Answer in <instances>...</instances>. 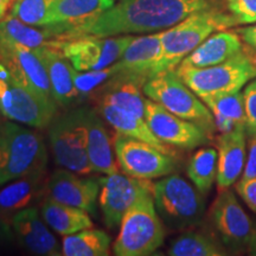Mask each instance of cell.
I'll list each match as a JSON object with an SVG mask.
<instances>
[{
  "label": "cell",
  "mask_w": 256,
  "mask_h": 256,
  "mask_svg": "<svg viewBox=\"0 0 256 256\" xmlns=\"http://www.w3.org/2000/svg\"><path fill=\"white\" fill-rule=\"evenodd\" d=\"M134 36H84L60 40L58 49L78 72L104 69L121 58Z\"/></svg>",
  "instance_id": "cell-11"
},
{
  "label": "cell",
  "mask_w": 256,
  "mask_h": 256,
  "mask_svg": "<svg viewBox=\"0 0 256 256\" xmlns=\"http://www.w3.org/2000/svg\"><path fill=\"white\" fill-rule=\"evenodd\" d=\"M46 171L28 174L24 177L14 180L0 190V216H14L18 211L34 206L44 194H46Z\"/></svg>",
  "instance_id": "cell-24"
},
{
  "label": "cell",
  "mask_w": 256,
  "mask_h": 256,
  "mask_svg": "<svg viewBox=\"0 0 256 256\" xmlns=\"http://www.w3.org/2000/svg\"><path fill=\"white\" fill-rule=\"evenodd\" d=\"M34 52L46 69L52 98L57 106L66 107L78 100L74 83V66L70 60L57 48H38Z\"/></svg>",
  "instance_id": "cell-22"
},
{
  "label": "cell",
  "mask_w": 256,
  "mask_h": 256,
  "mask_svg": "<svg viewBox=\"0 0 256 256\" xmlns=\"http://www.w3.org/2000/svg\"><path fill=\"white\" fill-rule=\"evenodd\" d=\"M14 240V234L10 222H8L4 217L0 216V246L5 243L12 242Z\"/></svg>",
  "instance_id": "cell-40"
},
{
  "label": "cell",
  "mask_w": 256,
  "mask_h": 256,
  "mask_svg": "<svg viewBox=\"0 0 256 256\" xmlns=\"http://www.w3.org/2000/svg\"><path fill=\"white\" fill-rule=\"evenodd\" d=\"M228 249L215 238L204 232H185L172 242L168 255L171 256H223Z\"/></svg>",
  "instance_id": "cell-31"
},
{
  "label": "cell",
  "mask_w": 256,
  "mask_h": 256,
  "mask_svg": "<svg viewBox=\"0 0 256 256\" xmlns=\"http://www.w3.org/2000/svg\"><path fill=\"white\" fill-rule=\"evenodd\" d=\"M81 120L84 128L88 159L92 171L102 174L119 172V164L115 162L110 134L98 112L92 108L82 107Z\"/></svg>",
  "instance_id": "cell-18"
},
{
  "label": "cell",
  "mask_w": 256,
  "mask_h": 256,
  "mask_svg": "<svg viewBox=\"0 0 256 256\" xmlns=\"http://www.w3.org/2000/svg\"><path fill=\"white\" fill-rule=\"evenodd\" d=\"M209 216L224 247L234 252L247 250L255 226L234 191L230 188L220 191Z\"/></svg>",
  "instance_id": "cell-12"
},
{
  "label": "cell",
  "mask_w": 256,
  "mask_h": 256,
  "mask_svg": "<svg viewBox=\"0 0 256 256\" xmlns=\"http://www.w3.org/2000/svg\"><path fill=\"white\" fill-rule=\"evenodd\" d=\"M14 238L28 252L40 256L62 255L57 238L48 228L43 217L34 206L26 208L11 216Z\"/></svg>",
  "instance_id": "cell-17"
},
{
  "label": "cell",
  "mask_w": 256,
  "mask_h": 256,
  "mask_svg": "<svg viewBox=\"0 0 256 256\" xmlns=\"http://www.w3.org/2000/svg\"><path fill=\"white\" fill-rule=\"evenodd\" d=\"M185 84L200 98L241 92L256 78V56L243 49L226 62L206 68H177Z\"/></svg>",
  "instance_id": "cell-4"
},
{
  "label": "cell",
  "mask_w": 256,
  "mask_h": 256,
  "mask_svg": "<svg viewBox=\"0 0 256 256\" xmlns=\"http://www.w3.org/2000/svg\"><path fill=\"white\" fill-rule=\"evenodd\" d=\"M114 152L124 174L134 178L151 180L165 177L176 168V162L172 154L142 140L118 133L114 139Z\"/></svg>",
  "instance_id": "cell-10"
},
{
  "label": "cell",
  "mask_w": 256,
  "mask_h": 256,
  "mask_svg": "<svg viewBox=\"0 0 256 256\" xmlns=\"http://www.w3.org/2000/svg\"><path fill=\"white\" fill-rule=\"evenodd\" d=\"M121 72H124V69L119 60L107 68L92 72H78L74 69V83L78 90V98H86L95 92H98L112 78Z\"/></svg>",
  "instance_id": "cell-34"
},
{
  "label": "cell",
  "mask_w": 256,
  "mask_h": 256,
  "mask_svg": "<svg viewBox=\"0 0 256 256\" xmlns=\"http://www.w3.org/2000/svg\"><path fill=\"white\" fill-rule=\"evenodd\" d=\"M222 2L238 24L256 23V0H222Z\"/></svg>",
  "instance_id": "cell-35"
},
{
  "label": "cell",
  "mask_w": 256,
  "mask_h": 256,
  "mask_svg": "<svg viewBox=\"0 0 256 256\" xmlns=\"http://www.w3.org/2000/svg\"><path fill=\"white\" fill-rule=\"evenodd\" d=\"M113 244L118 256H147L162 247L165 228L156 209L153 194L142 196L127 211Z\"/></svg>",
  "instance_id": "cell-5"
},
{
  "label": "cell",
  "mask_w": 256,
  "mask_h": 256,
  "mask_svg": "<svg viewBox=\"0 0 256 256\" xmlns=\"http://www.w3.org/2000/svg\"><path fill=\"white\" fill-rule=\"evenodd\" d=\"M246 127H238L228 133H222L217 140L218 191L229 188L242 176L246 164Z\"/></svg>",
  "instance_id": "cell-23"
},
{
  "label": "cell",
  "mask_w": 256,
  "mask_h": 256,
  "mask_svg": "<svg viewBox=\"0 0 256 256\" xmlns=\"http://www.w3.org/2000/svg\"><path fill=\"white\" fill-rule=\"evenodd\" d=\"M0 40L34 50L46 46L58 49L60 44V40L48 28L32 26L10 14L0 19Z\"/></svg>",
  "instance_id": "cell-28"
},
{
  "label": "cell",
  "mask_w": 256,
  "mask_h": 256,
  "mask_svg": "<svg viewBox=\"0 0 256 256\" xmlns=\"http://www.w3.org/2000/svg\"><path fill=\"white\" fill-rule=\"evenodd\" d=\"M246 110V128L249 136L256 138V78L252 80L243 90Z\"/></svg>",
  "instance_id": "cell-36"
},
{
  "label": "cell",
  "mask_w": 256,
  "mask_h": 256,
  "mask_svg": "<svg viewBox=\"0 0 256 256\" xmlns=\"http://www.w3.org/2000/svg\"><path fill=\"white\" fill-rule=\"evenodd\" d=\"M60 0H14L10 16L25 24L46 28L50 24L51 14Z\"/></svg>",
  "instance_id": "cell-33"
},
{
  "label": "cell",
  "mask_w": 256,
  "mask_h": 256,
  "mask_svg": "<svg viewBox=\"0 0 256 256\" xmlns=\"http://www.w3.org/2000/svg\"><path fill=\"white\" fill-rule=\"evenodd\" d=\"M236 191L249 209L256 215V177L241 179L236 184Z\"/></svg>",
  "instance_id": "cell-37"
},
{
  "label": "cell",
  "mask_w": 256,
  "mask_h": 256,
  "mask_svg": "<svg viewBox=\"0 0 256 256\" xmlns=\"http://www.w3.org/2000/svg\"><path fill=\"white\" fill-rule=\"evenodd\" d=\"M222 8V0H119L98 17L70 31L63 40L154 34L174 26L196 12Z\"/></svg>",
  "instance_id": "cell-1"
},
{
  "label": "cell",
  "mask_w": 256,
  "mask_h": 256,
  "mask_svg": "<svg viewBox=\"0 0 256 256\" xmlns=\"http://www.w3.org/2000/svg\"><path fill=\"white\" fill-rule=\"evenodd\" d=\"M88 214V211L60 203L49 197L44 200L40 208V215L44 222L54 232L62 236L92 228V220Z\"/></svg>",
  "instance_id": "cell-27"
},
{
  "label": "cell",
  "mask_w": 256,
  "mask_h": 256,
  "mask_svg": "<svg viewBox=\"0 0 256 256\" xmlns=\"http://www.w3.org/2000/svg\"><path fill=\"white\" fill-rule=\"evenodd\" d=\"M142 92L147 98L162 106L172 114L197 124L204 130L212 132L216 130L211 110L185 84L176 70L156 74L142 86Z\"/></svg>",
  "instance_id": "cell-7"
},
{
  "label": "cell",
  "mask_w": 256,
  "mask_h": 256,
  "mask_svg": "<svg viewBox=\"0 0 256 256\" xmlns=\"http://www.w3.org/2000/svg\"><path fill=\"white\" fill-rule=\"evenodd\" d=\"M49 142L57 165L81 176L92 174L88 159L81 108L55 116L49 124Z\"/></svg>",
  "instance_id": "cell-8"
},
{
  "label": "cell",
  "mask_w": 256,
  "mask_h": 256,
  "mask_svg": "<svg viewBox=\"0 0 256 256\" xmlns=\"http://www.w3.org/2000/svg\"><path fill=\"white\" fill-rule=\"evenodd\" d=\"M238 25V22L222 8L196 12L174 26L162 31V57L156 74L176 70L182 60L208 37Z\"/></svg>",
  "instance_id": "cell-2"
},
{
  "label": "cell",
  "mask_w": 256,
  "mask_h": 256,
  "mask_svg": "<svg viewBox=\"0 0 256 256\" xmlns=\"http://www.w3.org/2000/svg\"><path fill=\"white\" fill-rule=\"evenodd\" d=\"M115 5V0H60L51 14L49 30L60 40Z\"/></svg>",
  "instance_id": "cell-19"
},
{
  "label": "cell",
  "mask_w": 256,
  "mask_h": 256,
  "mask_svg": "<svg viewBox=\"0 0 256 256\" xmlns=\"http://www.w3.org/2000/svg\"><path fill=\"white\" fill-rule=\"evenodd\" d=\"M249 255H255L256 256V226L254 228V232H252V240L249 242L248 249H247Z\"/></svg>",
  "instance_id": "cell-42"
},
{
  "label": "cell",
  "mask_w": 256,
  "mask_h": 256,
  "mask_svg": "<svg viewBox=\"0 0 256 256\" xmlns=\"http://www.w3.org/2000/svg\"><path fill=\"white\" fill-rule=\"evenodd\" d=\"M0 62L40 100L57 104L52 98L46 66L34 49L0 40Z\"/></svg>",
  "instance_id": "cell-14"
},
{
  "label": "cell",
  "mask_w": 256,
  "mask_h": 256,
  "mask_svg": "<svg viewBox=\"0 0 256 256\" xmlns=\"http://www.w3.org/2000/svg\"><path fill=\"white\" fill-rule=\"evenodd\" d=\"M98 112L104 116V119L116 130L118 134L142 140L150 145L156 146V148L162 150L168 154H172V150L168 148L166 144L154 136L144 118H139L126 110H120L113 104H104V102H100Z\"/></svg>",
  "instance_id": "cell-26"
},
{
  "label": "cell",
  "mask_w": 256,
  "mask_h": 256,
  "mask_svg": "<svg viewBox=\"0 0 256 256\" xmlns=\"http://www.w3.org/2000/svg\"><path fill=\"white\" fill-rule=\"evenodd\" d=\"M162 57V31L134 37L119 60L124 75L132 76L144 84L156 75Z\"/></svg>",
  "instance_id": "cell-20"
},
{
  "label": "cell",
  "mask_w": 256,
  "mask_h": 256,
  "mask_svg": "<svg viewBox=\"0 0 256 256\" xmlns=\"http://www.w3.org/2000/svg\"><path fill=\"white\" fill-rule=\"evenodd\" d=\"M244 49L236 31H217L200 44L177 68H206L220 64Z\"/></svg>",
  "instance_id": "cell-21"
},
{
  "label": "cell",
  "mask_w": 256,
  "mask_h": 256,
  "mask_svg": "<svg viewBox=\"0 0 256 256\" xmlns=\"http://www.w3.org/2000/svg\"><path fill=\"white\" fill-rule=\"evenodd\" d=\"M80 176L63 168L57 170L46 183L48 197L95 214L96 200L100 194L98 179L82 178Z\"/></svg>",
  "instance_id": "cell-16"
},
{
  "label": "cell",
  "mask_w": 256,
  "mask_h": 256,
  "mask_svg": "<svg viewBox=\"0 0 256 256\" xmlns=\"http://www.w3.org/2000/svg\"><path fill=\"white\" fill-rule=\"evenodd\" d=\"M14 0H0V19H2L6 16V12L10 6H12Z\"/></svg>",
  "instance_id": "cell-41"
},
{
  "label": "cell",
  "mask_w": 256,
  "mask_h": 256,
  "mask_svg": "<svg viewBox=\"0 0 256 256\" xmlns=\"http://www.w3.org/2000/svg\"><path fill=\"white\" fill-rule=\"evenodd\" d=\"M236 32L241 37L243 43L248 46V49L256 51V23L254 25H250V26L238 28Z\"/></svg>",
  "instance_id": "cell-39"
},
{
  "label": "cell",
  "mask_w": 256,
  "mask_h": 256,
  "mask_svg": "<svg viewBox=\"0 0 256 256\" xmlns=\"http://www.w3.org/2000/svg\"><path fill=\"white\" fill-rule=\"evenodd\" d=\"M144 83L122 72L112 78L98 92L102 95L100 102L113 104L115 107L145 119V100L142 87Z\"/></svg>",
  "instance_id": "cell-25"
},
{
  "label": "cell",
  "mask_w": 256,
  "mask_h": 256,
  "mask_svg": "<svg viewBox=\"0 0 256 256\" xmlns=\"http://www.w3.org/2000/svg\"><path fill=\"white\" fill-rule=\"evenodd\" d=\"M46 164L40 134L11 120L0 124V185L46 168Z\"/></svg>",
  "instance_id": "cell-3"
},
{
  "label": "cell",
  "mask_w": 256,
  "mask_h": 256,
  "mask_svg": "<svg viewBox=\"0 0 256 256\" xmlns=\"http://www.w3.org/2000/svg\"><path fill=\"white\" fill-rule=\"evenodd\" d=\"M145 120L154 136L166 145L191 150L208 142L206 130L150 98L145 100Z\"/></svg>",
  "instance_id": "cell-15"
},
{
  "label": "cell",
  "mask_w": 256,
  "mask_h": 256,
  "mask_svg": "<svg viewBox=\"0 0 256 256\" xmlns=\"http://www.w3.org/2000/svg\"><path fill=\"white\" fill-rule=\"evenodd\" d=\"M110 250V238L104 230L84 229L64 236L62 255L66 256H107Z\"/></svg>",
  "instance_id": "cell-30"
},
{
  "label": "cell",
  "mask_w": 256,
  "mask_h": 256,
  "mask_svg": "<svg viewBox=\"0 0 256 256\" xmlns=\"http://www.w3.org/2000/svg\"><path fill=\"white\" fill-rule=\"evenodd\" d=\"M252 177H256V138L250 136L248 156L246 159L241 179H249Z\"/></svg>",
  "instance_id": "cell-38"
},
{
  "label": "cell",
  "mask_w": 256,
  "mask_h": 256,
  "mask_svg": "<svg viewBox=\"0 0 256 256\" xmlns=\"http://www.w3.org/2000/svg\"><path fill=\"white\" fill-rule=\"evenodd\" d=\"M98 200L108 228L119 226L124 216L138 200L153 191V184L147 179L134 178L119 172L98 178Z\"/></svg>",
  "instance_id": "cell-13"
},
{
  "label": "cell",
  "mask_w": 256,
  "mask_h": 256,
  "mask_svg": "<svg viewBox=\"0 0 256 256\" xmlns=\"http://www.w3.org/2000/svg\"><path fill=\"white\" fill-rule=\"evenodd\" d=\"M153 200L162 223L170 229L185 230L202 222L206 203L202 192L178 174L153 184Z\"/></svg>",
  "instance_id": "cell-6"
},
{
  "label": "cell",
  "mask_w": 256,
  "mask_h": 256,
  "mask_svg": "<svg viewBox=\"0 0 256 256\" xmlns=\"http://www.w3.org/2000/svg\"><path fill=\"white\" fill-rule=\"evenodd\" d=\"M57 104H46L24 87L0 62V113L6 119L30 127H48L56 116Z\"/></svg>",
  "instance_id": "cell-9"
},
{
  "label": "cell",
  "mask_w": 256,
  "mask_h": 256,
  "mask_svg": "<svg viewBox=\"0 0 256 256\" xmlns=\"http://www.w3.org/2000/svg\"><path fill=\"white\" fill-rule=\"evenodd\" d=\"M186 171L192 184L203 194H208L217 178L218 152L212 147H203L198 150L191 156Z\"/></svg>",
  "instance_id": "cell-32"
},
{
  "label": "cell",
  "mask_w": 256,
  "mask_h": 256,
  "mask_svg": "<svg viewBox=\"0 0 256 256\" xmlns=\"http://www.w3.org/2000/svg\"><path fill=\"white\" fill-rule=\"evenodd\" d=\"M200 100L212 113L216 130L220 134L232 132L238 127H246L244 101L241 92L234 94L206 96Z\"/></svg>",
  "instance_id": "cell-29"
}]
</instances>
